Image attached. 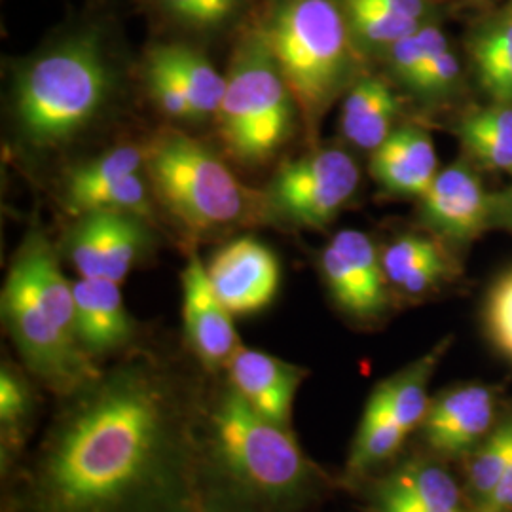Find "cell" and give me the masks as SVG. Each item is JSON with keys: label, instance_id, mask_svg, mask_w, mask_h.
<instances>
[{"label": "cell", "instance_id": "obj_1", "mask_svg": "<svg viewBox=\"0 0 512 512\" xmlns=\"http://www.w3.org/2000/svg\"><path fill=\"white\" fill-rule=\"evenodd\" d=\"M207 374L137 348L55 397L0 512H200L196 431Z\"/></svg>", "mask_w": 512, "mask_h": 512}, {"label": "cell", "instance_id": "obj_2", "mask_svg": "<svg viewBox=\"0 0 512 512\" xmlns=\"http://www.w3.org/2000/svg\"><path fill=\"white\" fill-rule=\"evenodd\" d=\"M325 488L294 429L256 414L224 376H207L196 431L200 512H311Z\"/></svg>", "mask_w": 512, "mask_h": 512}, {"label": "cell", "instance_id": "obj_3", "mask_svg": "<svg viewBox=\"0 0 512 512\" xmlns=\"http://www.w3.org/2000/svg\"><path fill=\"white\" fill-rule=\"evenodd\" d=\"M116 84L101 23L84 21L55 35L14 69L10 120L19 148L46 156L71 147L107 112Z\"/></svg>", "mask_w": 512, "mask_h": 512}, {"label": "cell", "instance_id": "obj_4", "mask_svg": "<svg viewBox=\"0 0 512 512\" xmlns=\"http://www.w3.org/2000/svg\"><path fill=\"white\" fill-rule=\"evenodd\" d=\"M0 315L19 363L54 399L101 370L78 342L73 281L40 226L25 234L10 262Z\"/></svg>", "mask_w": 512, "mask_h": 512}, {"label": "cell", "instance_id": "obj_5", "mask_svg": "<svg viewBox=\"0 0 512 512\" xmlns=\"http://www.w3.org/2000/svg\"><path fill=\"white\" fill-rule=\"evenodd\" d=\"M258 27L293 93L310 139L361 73L340 0H270Z\"/></svg>", "mask_w": 512, "mask_h": 512}, {"label": "cell", "instance_id": "obj_6", "mask_svg": "<svg viewBox=\"0 0 512 512\" xmlns=\"http://www.w3.org/2000/svg\"><path fill=\"white\" fill-rule=\"evenodd\" d=\"M156 202L190 234L264 222L262 192L247 188L219 156L179 129H160L145 145Z\"/></svg>", "mask_w": 512, "mask_h": 512}, {"label": "cell", "instance_id": "obj_7", "mask_svg": "<svg viewBox=\"0 0 512 512\" xmlns=\"http://www.w3.org/2000/svg\"><path fill=\"white\" fill-rule=\"evenodd\" d=\"M296 114L293 93L255 23L239 38L226 73L217 112L224 148L239 164H266L291 139Z\"/></svg>", "mask_w": 512, "mask_h": 512}, {"label": "cell", "instance_id": "obj_8", "mask_svg": "<svg viewBox=\"0 0 512 512\" xmlns=\"http://www.w3.org/2000/svg\"><path fill=\"white\" fill-rule=\"evenodd\" d=\"M361 184V169L344 148H313L281 165L262 190L264 222L323 230L342 213Z\"/></svg>", "mask_w": 512, "mask_h": 512}, {"label": "cell", "instance_id": "obj_9", "mask_svg": "<svg viewBox=\"0 0 512 512\" xmlns=\"http://www.w3.org/2000/svg\"><path fill=\"white\" fill-rule=\"evenodd\" d=\"M152 247L150 220L109 211L76 217L61 243L78 277L109 279L120 285L145 262Z\"/></svg>", "mask_w": 512, "mask_h": 512}, {"label": "cell", "instance_id": "obj_10", "mask_svg": "<svg viewBox=\"0 0 512 512\" xmlns=\"http://www.w3.org/2000/svg\"><path fill=\"white\" fill-rule=\"evenodd\" d=\"M181 287L186 348L207 376H222L232 357L243 348V342L234 325V315L220 302L196 249L186 260Z\"/></svg>", "mask_w": 512, "mask_h": 512}, {"label": "cell", "instance_id": "obj_11", "mask_svg": "<svg viewBox=\"0 0 512 512\" xmlns=\"http://www.w3.org/2000/svg\"><path fill=\"white\" fill-rule=\"evenodd\" d=\"M207 275L234 317H249L272 306L281 289V264L274 251L255 238L232 239L207 264Z\"/></svg>", "mask_w": 512, "mask_h": 512}, {"label": "cell", "instance_id": "obj_12", "mask_svg": "<svg viewBox=\"0 0 512 512\" xmlns=\"http://www.w3.org/2000/svg\"><path fill=\"white\" fill-rule=\"evenodd\" d=\"M490 215L492 194L467 160L440 169L420 198L423 226L442 241H471L490 228Z\"/></svg>", "mask_w": 512, "mask_h": 512}, {"label": "cell", "instance_id": "obj_13", "mask_svg": "<svg viewBox=\"0 0 512 512\" xmlns=\"http://www.w3.org/2000/svg\"><path fill=\"white\" fill-rule=\"evenodd\" d=\"M73 291L76 336L95 365H107L137 349L139 323L124 304L120 283L78 277Z\"/></svg>", "mask_w": 512, "mask_h": 512}, {"label": "cell", "instance_id": "obj_14", "mask_svg": "<svg viewBox=\"0 0 512 512\" xmlns=\"http://www.w3.org/2000/svg\"><path fill=\"white\" fill-rule=\"evenodd\" d=\"M222 376L256 414L279 427L293 429L294 401L310 376L308 368L243 346Z\"/></svg>", "mask_w": 512, "mask_h": 512}, {"label": "cell", "instance_id": "obj_15", "mask_svg": "<svg viewBox=\"0 0 512 512\" xmlns=\"http://www.w3.org/2000/svg\"><path fill=\"white\" fill-rule=\"evenodd\" d=\"M494 412V389L480 384L450 389L431 401L421 423L423 440L435 454L456 458L488 433Z\"/></svg>", "mask_w": 512, "mask_h": 512}, {"label": "cell", "instance_id": "obj_16", "mask_svg": "<svg viewBox=\"0 0 512 512\" xmlns=\"http://www.w3.org/2000/svg\"><path fill=\"white\" fill-rule=\"evenodd\" d=\"M363 59L382 55L421 27L442 21L440 0H340Z\"/></svg>", "mask_w": 512, "mask_h": 512}, {"label": "cell", "instance_id": "obj_17", "mask_svg": "<svg viewBox=\"0 0 512 512\" xmlns=\"http://www.w3.org/2000/svg\"><path fill=\"white\" fill-rule=\"evenodd\" d=\"M370 173L385 192L420 200L439 175L431 135L416 124L399 126L370 154Z\"/></svg>", "mask_w": 512, "mask_h": 512}, {"label": "cell", "instance_id": "obj_18", "mask_svg": "<svg viewBox=\"0 0 512 512\" xmlns=\"http://www.w3.org/2000/svg\"><path fill=\"white\" fill-rule=\"evenodd\" d=\"M44 391L19 363L0 365V480L8 478L35 442Z\"/></svg>", "mask_w": 512, "mask_h": 512}, {"label": "cell", "instance_id": "obj_19", "mask_svg": "<svg viewBox=\"0 0 512 512\" xmlns=\"http://www.w3.org/2000/svg\"><path fill=\"white\" fill-rule=\"evenodd\" d=\"M391 80L372 73H359L344 93L340 131L353 147L374 152L399 128L401 103Z\"/></svg>", "mask_w": 512, "mask_h": 512}, {"label": "cell", "instance_id": "obj_20", "mask_svg": "<svg viewBox=\"0 0 512 512\" xmlns=\"http://www.w3.org/2000/svg\"><path fill=\"white\" fill-rule=\"evenodd\" d=\"M376 509H412L423 512H463L456 480L442 467L412 459L393 469L378 484Z\"/></svg>", "mask_w": 512, "mask_h": 512}, {"label": "cell", "instance_id": "obj_21", "mask_svg": "<svg viewBox=\"0 0 512 512\" xmlns=\"http://www.w3.org/2000/svg\"><path fill=\"white\" fill-rule=\"evenodd\" d=\"M387 283L404 296H423L450 279L456 264L442 239L404 234L382 251Z\"/></svg>", "mask_w": 512, "mask_h": 512}, {"label": "cell", "instance_id": "obj_22", "mask_svg": "<svg viewBox=\"0 0 512 512\" xmlns=\"http://www.w3.org/2000/svg\"><path fill=\"white\" fill-rule=\"evenodd\" d=\"M467 54L484 93L495 103H512V0L476 21Z\"/></svg>", "mask_w": 512, "mask_h": 512}, {"label": "cell", "instance_id": "obj_23", "mask_svg": "<svg viewBox=\"0 0 512 512\" xmlns=\"http://www.w3.org/2000/svg\"><path fill=\"white\" fill-rule=\"evenodd\" d=\"M147 54L175 76L196 112L198 122L217 118L226 92V74H220L202 50L190 42L173 40L150 46Z\"/></svg>", "mask_w": 512, "mask_h": 512}, {"label": "cell", "instance_id": "obj_24", "mask_svg": "<svg viewBox=\"0 0 512 512\" xmlns=\"http://www.w3.org/2000/svg\"><path fill=\"white\" fill-rule=\"evenodd\" d=\"M448 346L450 338L439 342L431 351L404 366L403 370L376 385L372 391L408 435L421 427L427 416L431 406L429 384Z\"/></svg>", "mask_w": 512, "mask_h": 512}, {"label": "cell", "instance_id": "obj_25", "mask_svg": "<svg viewBox=\"0 0 512 512\" xmlns=\"http://www.w3.org/2000/svg\"><path fill=\"white\" fill-rule=\"evenodd\" d=\"M454 131L476 164L512 175V103L469 110Z\"/></svg>", "mask_w": 512, "mask_h": 512}, {"label": "cell", "instance_id": "obj_26", "mask_svg": "<svg viewBox=\"0 0 512 512\" xmlns=\"http://www.w3.org/2000/svg\"><path fill=\"white\" fill-rule=\"evenodd\" d=\"M173 31L190 37H215L234 29L249 14L253 0H143Z\"/></svg>", "mask_w": 512, "mask_h": 512}, {"label": "cell", "instance_id": "obj_27", "mask_svg": "<svg viewBox=\"0 0 512 512\" xmlns=\"http://www.w3.org/2000/svg\"><path fill=\"white\" fill-rule=\"evenodd\" d=\"M330 243L342 253L361 296L365 323L384 315L389 306V283L382 264V251L359 230H342Z\"/></svg>", "mask_w": 512, "mask_h": 512}, {"label": "cell", "instance_id": "obj_28", "mask_svg": "<svg viewBox=\"0 0 512 512\" xmlns=\"http://www.w3.org/2000/svg\"><path fill=\"white\" fill-rule=\"evenodd\" d=\"M406 437L408 433L372 393L349 452L348 475L359 478L395 458Z\"/></svg>", "mask_w": 512, "mask_h": 512}, {"label": "cell", "instance_id": "obj_29", "mask_svg": "<svg viewBox=\"0 0 512 512\" xmlns=\"http://www.w3.org/2000/svg\"><path fill=\"white\" fill-rule=\"evenodd\" d=\"M143 171H147L145 147L139 148L126 143L120 147L109 148L103 154L67 171L61 183V200Z\"/></svg>", "mask_w": 512, "mask_h": 512}, {"label": "cell", "instance_id": "obj_30", "mask_svg": "<svg viewBox=\"0 0 512 512\" xmlns=\"http://www.w3.org/2000/svg\"><path fill=\"white\" fill-rule=\"evenodd\" d=\"M448 37L440 25V21L429 23L412 33L410 37L399 40L393 48H389L380 61L384 63L389 80L403 86L404 90L416 93L420 84L421 74L429 61V57Z\"/></svg>", "mask_w": 512, "mask_h": 512}, {"label": "cell", "instance_id": "obj_31", "mask_svg": "<svg viewBox=\"0 0 512 512\" xmlns=\"http://www.w3.org/2000/svg\"><path fill=\"white\" fill-rule=\"evenodd\" d=\"M512 459V420L499 425L475 452L469 465V490L478 507L492 494Z\"/></svg>", "mask_w": 512, "mask_h": 512}, {"label": "cell", "instance_id": "obj_32", "mask_svg": "<svg viewBox=\"0 0 512 512\" xmlns=\"http://www.w3.org/2000/svg\"><path fill=\"white\" fill-rule=\"evenodd\" d=\"M143 80L147 86L148 97L158 110L175 122H198L186 93L175 76L165 69L160 61L145 55Z\"/></svg>", "mask_w": 512, "mask_h": 512}, {"label": "cell", "instance_id": "obj_33", "mask_svg": "<svg viewBox=\"0 0 512 512\" xmlns=\"http://www.w3.org/2000/svg\"><path fill=\"white\" fill-rule=\"evenodd\" d=\"M459 82H461V61L450 38L446 37L429 57L421 74L418 90L414 95L429 101L446 99L452 93H456Z\"/></svg>", "mask_w": 512, "mask_h": 512}, {"label": "cell", "instance_id": "obj_34", "mask_svg": "<svg viewBox=\"0 0 512 512\" xmlns=\"http://www.w3.org/2000/svg\"><path fill=\"white\" fill-rule=\"evenodd\" d=\"M486 323L495 346L512 359V272L503 275L488 296Z\"/></svg>", "mask_w": 512, "mask_h": 512}, {"label": "cell", "instance_id": "obj_35", "mask_svg": "<svg viewBox=\"0 0 512 512\" xmlns=\"http://www.w3.org/2000/svg\"><path fill=\"white\" fill-rule=\"evenodd\" d=\"M473 512H512V459L497 482L494 492L488 495Z\"/></svg>", "mask_w": 512, "mask_h": 512}, {"label": "cell", "instance_id": "obj_36", "mask_svg": "<svg viewBox=\"0 0 512 512\" xmlns=\"http://www.w3.org/2000/svg\"><path fill=\"white\" fill-rule=\"evenodd\" d=\"M490 228L512 230V175L511 184L505 190L492 194Z\"/></svg>", "mask_w": 512, "mask_h": 512}, {"label": "cell", "instance_id": "obj_37", "mask_svg": "<svg viewBox=\"0 0 512 512\" xmlns=\"http://www.w3.org/2000/svg\"><path fill=\"white\" fill-rule=\"evenodd\" d=\"M376 512H423V511H412V509H378Z\"/></svg>", "mask_w": 512, "mask_h": 512}, {"label": "cell", "instance_id": "obj_38", "mask_svg": "<svg viewBox=\"0 0 512 512\" xmlns=\"http://www.w3.org/2000/svg\"><path fill=\"white\" fill-rule=\"evenodd\" d=\"M440 2H442V0H440Z\"/></svg>", "mask_w": 512, "mask_h": 512}]
</instances>
